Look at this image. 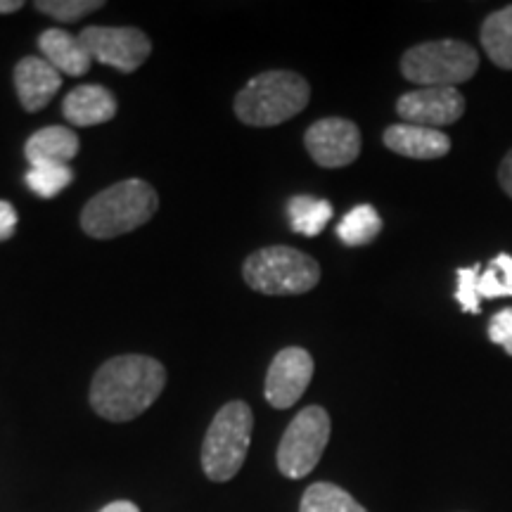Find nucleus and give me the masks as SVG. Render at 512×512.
<instances>
[{
    "label": "nucleus",
    "mask_w": 512,
    "mask_h": 512,
    "mask_svg": "<svg viewBox=\"0 0 512 512\" xmlns=\"http://www.w3.org/2000/svg\"><path fill=\"white\" fill-rule=\"evenodd\" d=\"M242 278L254 292L268 297L304 294L320 283V266L313 256L294 247L275 245L249 254Z\"/></svg>",
    "instance_id": "nucleus-4"
},
{
    "label": "nucleus",
    "mask_w": 512,
    "mask_h": 512,
    "mask_svg": "<svg viewBox=\"0 0 512 512\" xmlns=\"http://www.w3.org/2000/svg\"><path fill=\"white\" fill-rule=\"evenodd\" d=\"M311 86L304 76L273 69L254 76L242 91L235 95V114L247 126H278L297 117L309 105Z\"/></svg>",
    "instance_id": "nucleus-3"
},
{
    "label": "nucleus",
    "mask_w": 512,
    "mask_h": 512,
    "mask_svg": "<svg viewBox=\"0 0 512 512\" xmlns=\"http://www.w3.org/2000/svg\"><path fill=\"white\" fill-rule=\"evenodd\" d=\"M43 60L53 64L60 74L83 76L93 67V57L83 48L79 36H72L64 29H48L38 36Z\"/></svg>",
    "instance_id": "nucleus-15"
},
{
    "label": "nucleus",
    "mask_w": 512,
    "mask_h": 512,
    "mask_svg": "<svg viewBox=\"0 0 512 512\" xmlns=\"http://www.w3.org/2000/svg\"><path fill=\"white\" fill-rule=\"evenodd\" d=\"M458 287L456 299L460 309L465 313H479L482 311V297H479V275H482V266L475 264L470 268H458Z\"/></svg>",
    "instance_id": "nucleus-24"
},
{
    "label": "nucleus",
    "mask_w": 512,
    "mask_h": 512,
    "mask_svg": "<svg viewBox=\"0 0 512 512\" xmlns=\"http://www.w3.org/2000/svg\"><path fill=\"white\" fill-rule=\"evenodd\" d=\"M304 145L313 162L323 169H342L361 155V131L349 119H320L309 126Z\"/></svg>",
    "instance_id": "nucleus-9"
},
{
    "label": "nucleus",
    "mask_w": 512,
    "mask_h": 512,
    "mask_svg": "<svg viewBox=\"0 0 512 512\" xmlns=\"http://www.w3.org/2000/svg\"><path fill=\"white\" fill-rule=\"evenodd\" d=\"M100 512H140L136 503L131 501H114L110 505H105Z\"/></svg>",
    "instance_id": "nucleus-28"
},
{
    "label": "nucleus",
    "mask_w": 512,
    "mask_h": 512,
    "mask_svg": "<svg viewBox=\"0 0 512 512\" xmlns=\"http://www.w3.org/2000/svg\"><path fill=\"white\" fill-rule=\"evenodd\" d=\"M313 377V358L302 347L278 351L266 373V401L278 411L292 408L302 399Z\"/></svg>",
    "instance_id": "nucleus-10"
},
{
    "label": "nucleus",
    "mask_w": 512,
    "mask_h": 512,
    "mask_svg": "<svg viewBox=\"0 0 512 512\" xmlns=\"http://www.w3.org/2000/svg\"><path fill=\"white\" fill-rule=\"evenodd\" d=\"M498 183H501L505 195L512 197V150L503 157L501 169H498Z\"/></svg>",
    "instance_id": "nucleus-27"
},
{
    "label": "nucleus",
    "mask_w": 512,
    "mask_h": 512,
    "mask_svg": "<svg viewBox=\"0 0 512 512\" xmlns=\"http://www.w3.org/2000/svg\"><path fill=\"white\" fill-rule=\"evenodd\" d=\"M479 38H482V48L496 67L512 69V5L491 12L484 19Z\"/></svg>",
    "instance_id": "nucleus-17"
},
{
    "label": "nucleus",
    "mask_w": 512,
    "mask_h": 512,
    "mask_svg": "<svg viewBox=\"0 0 512 512\" xmlns=\"http://www.w3.org/2000/svg\"><path fill=\"white\" fill-rule=\"evenodd\" d=\"M396 114L413 126H448L465 114V98L458 88H418L396 100Z\"/></svg>",
    "instance_id": "nucleus-11"
},
{
    "label": "nucleus",
    "mask_w": 512,
    "mask_h": 512,
    "mask_svg": "<svg viewBox=\"0 0 512 512\" xmlns=\"http://www.w3.org/2000/svg\"><path fill=\"white\" fill-rule=\"evenodd\" d=\"M382 230V219L373 204H358L339 221L337 238L347 247H363L370 245Z\"/></svg>",
    "instance_id": "nucleus-19"
},
{
    "label": "nucleus",
    "mask_w": 512,
    "mask_h": 512,
    "mask_svg": "<svg viewBox=\"0 0 512 512\" xmlns=\"http://www.w3.org/2000/svg\"><path fill=\"white\" fill-rule=\"evenodd\" d=\"M332 422L325 408L309 406L290 422L278 446V470L287 479L311 475L330 441Z\"/></svg>",
    "instance_id": "nucleus-7"
},
{
    "label": "nucleus",
    "mask_w": 512,
    "mask_h": 512,
    "mask_svg": "<svg viewBox=\"0 0 512 512\" xmlns=\"http://www.w3.org/2000/svg\"><path fill=\"white\" fill-rule=\"evenodd\" d=\"M22 0H0V15H12V12L22 10Z\"/></svg>",
    "instance_id": "nucleus-29"
},
{
    "label": "nucleus",
    "mask_w": 512,
    "mask_h": 512,
    "mask_svg": "<svg viewBox=\"0 0 512 512\" xmlns=\"http://www.w3.org/2000/svg\"><path fill=\"white\" fill-rule=\"evenodd\" d=\"M31 166L67 164L79 155V136L67 126H48L36 131L24 147Z\"/></svg>",
    "instance_id": "nucleus-16"
},
{
    "label": "nucleus",
    "mask_w": 512,
    "mask_h": 512,
    "mask_svg": "<svg viewBox=\"0 0 512 512\" xmlns=\"http://www.w3.org/2000/svg\"><path fill=\"white\" fill-rule=\"evenodd\" d=\"M79 41L93 60L133 74L152 53V41L136 27H88Z\"/></svg>",
    "instance_id": "nucleus-8"
},
{
    "label": "nucleus",
    "mask_w": 512,
    "mask_h": 512,
    "mask_svg": "<svg viewBox=\"0 0 512 512\" xmlns=\"http://www.w3.org/2000/svg\"><path fill=\"white\" fill-rule=\"evenodd\" d=\"M254 415L245 401H230L211 420L202 444V467L211 482H228L245 465Z\"/></svg>",
    "instance_id": "nucleus-5"
},
{
    "label": "nucleus",
    "mask_w": 512,
    "mask_h": 512,
    "mask_svg": "<svg viewBox=\"0 0 512 512\" xmlns=\"http://www.w3.org/2000/svg\"><path fill=\"white\" fill-rule=\"evenodd\" d=\"M17 228V211L10 202L0 200V242L15 235Z\"/></svg>",
    "instance_id": "nucleus-26"
},
{
    "label": "nucleus",
    "mask_w": 512,
    "mask_h": 512,
    "mask_svg": "<svg viewBox=\"0 0 512 512\" xmlns=\"http://www.w3.org/2000/svg\"><path fill=\"white\" fill-rule=\"evenodd\" d=\"M166 370L157 358L143 354L114 356L102 363L91 384V406L100 418L128 422L159 399Z\"/></svg>",
    "instance_id": "nucleus-1"
},
{
    "label": "nucleus",
    "mask_w": 512,
    "mask_h": 512,
    "mask_svg": "<svg viewBox=\"0 0 512 512\" xmlns=\"http://www.w3.org/2000/svg\"><path fill=\"white\" fill-rule=\"evenodd\" d=\"M62 86V74L43 57H24L15 67L17 98L27 112H41Z\"/></svg>",
    "instance_id": "nucleus-12"
},
{
    "label": "nucleus",
    "mask_w": 512,
    "mask_h": 512,
    "mask_svg": "<svg viewBox=\"0 0 512 512\" xmlns=\"http://www.w3.org/2000/svg\"><path fill=\"white\" fill-rule=\"evenodd\" d=\"M489 339L512 356V309L498 311L489 323Z\"/></svg>",
    "instance_id": "nucleus-25"
},
{
    "label": "nucleus",
    "mask_w": 512,
    "mask_h": 512,
    "mask_svg": "<svg viewBox=\"0 0 512 512\" xmlns=\"http://www.w3.org/2000/svg\"><path fill=\"white\" fill-rule=\"evenodd\" d=\"M157 207L155 188L140 178H128L88 200L81 211V228L95 240H112L145 226Z\"/></svg>",
    "instance_id": "nucleus-2"
},
{
    "label": "nucleus",
    "mask_w": 512,
    "mask_h": 512,
    "mask_svg": "<svg viewBox=\"0 0 512 512\" xmlns=\"http://www.w3.org/2000/svg\"><path fill=\"white\" fill-rule=\"evenodd\" d=\"M74 171L69 169V164H43V166H31L27 174V185L31 192H36L43 200L60 195V192L72 183Z\"/></svg>",
    "instance_id": "nucleus-21"
},
{
    "label": "nucleus",
    "mask_w": 512,
    "mask_h": 512,
    "mask_svg": "<svg viewBox=\"0 0 512 512\" xmlns=\"http://www.w3.org/2000/svg\"><path fill=\"white\" fill-rule=\"evenodd\" d=\"M287 216H290L294 233L304 235V238H316L332 219V204L320 197L297 195L287 204Z\"/></svg>",
    "instance_id": "nucleus-18"
},
{
    "label": "nucleus",
    "mask_w": 512,
    "mask_h": 512,
    "mask_svg": "<svg viewBox=\"0 0 512 512\" xmlns=\"http://www.w3.org/2000/svg\"><path fill=\"white\" fill-rule=\"evenodd\" d=\"M479 69V55L463 41H427L408 48L401 57V74L425 88H456Z\"/></svg>",
    "instance_id": "nucleus-6"
},
{
    "label": "nucleus",
    "mask_w": 512,
    "mask_h": 512,
    "mask_svg": "<svg viewBox=\"0 0 512 512\" xmlns=\"http://www.w3.org/2000/svg\"><path fill=\"white\" fill-rule=\"evenodd\" d=\"M479 297H512V254H498L491 259L489 268L479 275Z\"/></svg>",
    "instance_id": "nucleus-22"
},
{
    "label": "nucleus",
    "mask_w": 512,
    "mask_h": 512,
    "mask_svg": "<svg viewBox=\"0 0 512 512\" xmlns=\"http://www.w3.org/2000/svg\"><path fill=\"white\" fill-rule=\"evenodd\" d=\"M384 145L401 157L411 159H439L451 150V138L439 128H425L413 124H394L384 131Z\"/></svg>",
    "instance_id": "nucleus-13"
},
{
    "label": "nucleus",
    "mask_w": 512,
    "mask_h": 512,
    "mask_svg": "<svg viewBox=\"0 0 512 512\" xmlns=\"http://www.w3.org/2000/svg\"><path fill=\"white\" fill-rule=\"evenodd\" d=\"M62 114L74 126L107 124L117 114V98L100 83L74 88L62 102Z\"/></svg>",
    "instance_id": "nucleus-14"
},
{
    "label": "nucleus",
    "mask_w": 512,
    "mask_h": 512,
    "mask_svg": "<svg viewBox=\"0 0 512 512\" xmlns=\"http://www.w3.org/2000/svg\"><path fill=\"white\" fill-rule=\"evenodd\" d=\"M299 512H368L349 491L330 482H316L304 491Z\"/></svg>",
    "instance_id": "nucleus-20"
},
{
    "label": "nucleus",
    "mask_w": 512,
    "mask_h": 512,
    "mask_svg": "<svg viewBox=\"0 0 512 512\" xmlns=\"http://www.w3.org/2000/svg\"><path fill=\"white\" fill-rule=\"evenodd\" d=\"M102 5H105L102 0H38L36 10L57 19V22L72 24L86 15H91V12L100 10Z\"/></svg>",
    "instance_id": "nucleus-23"
}]
</instances>
